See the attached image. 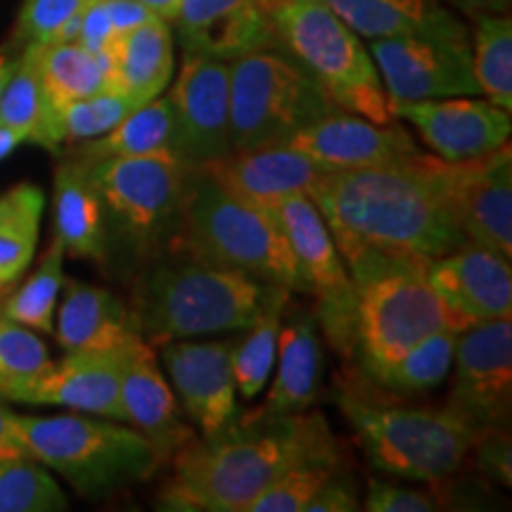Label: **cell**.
<instances>
[{"mask_svg":"<svg viewBox=\"0 0 512 512\" xmlns=\"http://www.w3.org/2000/svg\"><path fill=\"white\" fill-rule=\"evenodd\" d=\"M351 280L411 268L463 245L451 197V162L422 155L406 162L325 171L309 192Z\"/></svg>","mask_w":512,"mask_h":512,"instance_id":"obj_1","label":"cell"},{"mask_svg":"<svg viewBox=\"0 0 512 512\" xmlns=\"http://www.w3.org/2000/svg\"><path fill=\"white\" fill-rule=\"evenodd\" d=\"M328 420L313 413H240L209 437H192L171 456L159 510L247 512L283 472L318 456H337Z\"/></svg>","mask_w":512,"mask_h":512,"instance_id":"obj_2","label":"cell"},{"mask_svg":"<svg viewBox=\"0 0 512 512\" xmlns=\"http://www.w3.org/2000/svg\"><path fill=\"white\" fill-rule=\"evenodd\" d=\"M290 290L268 280L174 252L138 275L131 313L152 347L171 339L242 332Z\"/></svg>","mask_w":512,"mask_h":512,"instance_id":"obj_3","label":"cell"},{"mask_svg":"<svg viewBox=\"0 0 512 512\" xmlns=\"http://www.w3.org/2000/svg\"><path fill=\"white\" fill-rule=\"evenodd\" d=\"M171 252L235 268L290 292H309L271 211L238 200L200 169L188 171Z\"/></svg>","mask_w":512,"mask_h":512,"instance_id":"obj_4","label":"cell"},{"mask_svg":"<svg viewBox=\"0 0 512 512\" xmlns=\"http://www.w3.org/2000/svg\"><path fill=\"white\" fill-rule=\"evenodd\" d=\"M19 446L53 470L83 498H107L147 482L166 463L164 453L136 427L88 415H19Z\"/></svg>","mask_w":512,"mask_h":512,"instance_id":"obj_5","label":"cell"},{"mask_svg":"<svg viewBox=\"0 0 512 512\" xmlns=\"http://www.w3.org/2000/svg\"><path fill=\"white\" fill-rule=\"evenodd\" d=\"M335 401L375 470L413 482H444L470 460L477 432L448 408L399 406L337 389Z\"/></svg>","mask_w":512,"mask_h":512,"instance_id":"obj_6","label":"cell"},{"mask_svg":"<svg viewBox=\"0 0 512 512\" xmlns=\"http://www.w3.org/2000/svg\"><path fill=\"white\" fill-rule=\"evenodd\" d=\"M261 5L278 46L302 64L339 110L375 124L396 121L368 46L323 0H261Z\"/></svg>","mask_w":512,"mask_h":512,"instance_id":"obj_7","label":"cell"},{"mask_svg":"<svg viewBox=\"0 0 512 512\" xmlns=\"http://www.w3.org/2000/svg\"><path fill=\"white\" fill-rule=\"evenodd\" d=\"M339 107L283 48L230 62V150L287 145Z\"/></svg>","mask_w":512,"mask_h":512,"instance_id":"obj_8","label":"cell"},{"mask_svg":"<svg viewBox=\"0 0 512 512\" xmlns=\"http://www.w3.org/2000/svg\"><path fill=\"white\" fill-rule=\"evenodd\" d=\"M356 285L351 356L370 380L380 384L415 344L437 330H467L441 302L427 273L392 268Z\"/></svg>","mask_w":512,"mask_h":512,"instance_id":"obj_9","label":"cell"},{"mask_svg":"<svg viewBox=\"0 0 512 512\" xmlns=\"http://www.w3.org/2000/svg\"><path fill=\"white\" fill-rule=\"evenodd\" d=\"M86 169L105 219L110 216L128 245L143 254L171 242L190 171L174 152L98 159Z\"/></svg>","mask_w":512,"mask_h":512,"instance_id":"obj_10","label":"cell"},{"mask_svg":"<svg viewBox=\"0 0 512 512\" xmlns=\"http://www.w3.org/2000/svg\"><path fill=\"white\" fill-rule=\"evenodd\" d=\"M268 211L283 228L309 294H316L318 309L313 313L316 323L323 325L325 335L342 354H351L356 285L323 214L306 192L287 197Z\"/></svg>","mask_w":512,"mask_h":512,"instance_id":"obj_11","label":"cell"},{"mask_svg":"<svg viewBox=\"0 0 512 512\" xmlns=\"http://www.w3.org/2000/svg\"><path fill=\"white\" fill-rule=\"evenodd\" d=\"M453 382L446 408L475 432L510 427L512 323L486 320L463 330L453 351Z\"/></svg>","mask_w":512,"mask_h":512,"instance_id":"obj_12","label":"cell"},{"mask_svg":"<svg viewBox=\"0 0 512 512\" xmlns=\"http://www.w3.org/2000/svg\"><path fill=\"white\" fill-rule=\"evenodd\" d=\"M370 55L380 72L389 105L456 95H482L472 67L470 41L444 38H377Z\"/></svg>","mask_w":512,"mask_h":512,"instance_id":"obj_13","label":"cell"},{"mask_svg":"<svg viewBox=\"0 0 512 512\" xmlns=\"http://www.w3.org/2000/svg\"><path fill=\"white\" fill-rule=\"evenodd\" d=\"M176 119L174 155L195 169L230 152V62L183 53L166 93Z\"/></svg>","mask_w":512,"mask_h":512,"instance_id":"obj_14","label":"cell"},{"mask_svg":"<svg viewBox=\"0 0 512 512\" xmlns=\"http://www.w3.org/2000/svg\"><path fill=\"white\" fill-rule=\"evenodd\" d=\"M124 349L72 351L29 380L3 384L0 399L24 406H62L126 422L119 399Z\"/></svg>","mask_w":512,"mask_h":512,"instance_id":"obj_15","label":"cell"},{"mask_svg":"<svg viewBox=\"0 0 512 512\" xmlns=\"http://www.w3.org/2000/svg\"><path fill=\"white\" fill-rule=\"evenodd\" d=\"M394 119L408 121L422 143L444 162H470L510 143V112L479 95L396 102Z\"/></svg>","mask_w":512,"mask_h":512,"instance_id":"obj_16","label":"cell"},{"mask_svg":"<svg viewBox=\"0 0 512 512\" xmlns=\"http://www.w3.org/2000/svg\"><path fill=\"white\" fill-rule=\"evenodd\" d=\"M235 339L219 342H188L171 339L159 344L162 361L169 373L171 389L181 399L188 418L200 427L202 437L219 432L238 415V387H235L230 349Z\"/></svg>","mask_w":512,"mask_h":512,"instance_id":"obj_17","label":"cell"},{"mask_svg":"<svg viewBox=\"0 0 512 512\" xmlns=\"http://www.w3.org/2000/svg\"><path fill=\"white\" fill-rule=\"evenodd\" d=\"M287 145L313 159L325 171L396 164L422 155L399 119L375 124L361 114L344 110L302 128Z\"/></svg>","mask_w":512,"mask_h":512,"instance_id":"obj_18","label":"cell"},{"mask_svg":"<svg viewBox=\"0 0 512 512\" xmlns=\"http://www.w3.org/2000/svg\"><path fill=\"white\" fill-rule=\"evenodd\" d=\"M427 280L439 299L463 320L465 328L498 318H512L510 259L494 249L463 242L432 261Z\"/></svg>","mask_w":512,"mask_h":512,"instance_id":"obj_19","label":"cell"},{"mask_svg":"<svg viewBox=\"0 0 512 512\" xmlns=\"http://www.w3.org/2000/svg\"><path fill=\"white\" fill-rule=\"evenodd\" d=\"M451 197L467 242L512 259V152L451 162Z\"/></svg>","mask_w":512,"mask_h":512,"instance_id":"obj_20","label":"cell"},{"mask_svg":"<svg viewBox=\"0 0 512 512\" xmlns=\"http://www.w3.org/2000/svg\"><path fill=\"white\" fill-rule=\"evenodd\" d=\"M171 27L183 53L226 62L254 50L280 48L261 0H181Z\"/></svg>","mask_w":512,"mask_h":512,"instance_id":"obj_21","label":"cell"},{"mask_svg":"<svg viewBox=\"0 0 512 512\" xmlns=\"http://www.w3.org/2000/svg\"><path fill=\"white\" fill-rule=\"evenodd\" d=\"M223 190L254 207L273 209L287 197L306 192L325 174L323 166L290 145L230 150L228 155L195 166Z\"/></svg>","mask_w":512,"mask_h":512,"instance_id":"obj_22","label":"cell"},{"mask_svg":"<svg viewBox=\"0 0 512 512\" xmlns=\"http://www.w3.org/2000/svg\"><path fill=\"white\" fill-rule=\"evenodd\" d=\"M119 399L126 425L136 427L147 439L155 441L166 463L178 448L195 437V432L181 420V406L171 384L159 370L155 347L143 337L124 349Z\"/></svg>","mask_w":512,"mask_h":512,"instance_id":"obj_23","label":"cell"},{"mask_svg":"<svg viewBox=\"0 0 512 512\" xmlns=\"http://www.w3.org/2000/svg\"><path fill=\"white\" fill-rule=\"evenodd\" d=\"M64 294L53 335L72 351H119L140 337L136 320L117 294L105 287L64 280Z\"/></svg>","mask_w":512,"mask_h":512,"instance_id":"obj_24","label":"cell"},{"mask_svg":"<svg viewBox=\"0 0 512 512\" xmlns=\"http://www.w3.org/2000/svg\"><path fill=\"white\" fill-rule=\"evenodd\" d=\"M361 38H444L470 41L465 22L441 0H323Z\"/></svg>","mask_w":512,"mask_h":512,"instance_id":"obj_25","label":"cell"},{"mask_svg":"<svg viewBox=\"0 0 512 512\" xmlns=\"http://www.w3.org/2000/svg\"><path fill=\"white\" fill-rule=\"evenodd\" d=\"M112 86L124 93L133 105L159 98L171 83L176 67V36L171 22L162 17L140 24L138 29L114 38Z\"/></svg>","mask_w":512,"mask_h":512,"instance_id":"obj_26","label":"cell"},{"mask_svg":"<svg viewBox=\"0 0 512 512\" xmlns=\"http://www.w3.org/2000/svg\"><path fill=\"white\" fill-rule=\"evenodd\" d=\"M278 373L268 389L266 413H302L316 401L323 375L316 316L302 309L287 313L278 335Z\"/></svg>","mask_w":512,"mask_h":512,"instance_id":"obj_27","label":"cell"},{"mask_svg":"<svg viewBox=\"0 0 512 512\" xmlns=\"http://www.w3.org/2000/svg\"><path fill=\"white\" fill-rule=\"evenodd\" d=\"M55 238L74 259H107V219L98 192L88 181L86 162L69 159L53 178Z\"/></svg>","mask_w":512,"mask_h":512,"instance_id":"obj_28","label":"cell"},{"mask_svg":"<svg viewBox=\"0 0 512 512\" xmlns=\"http://www.w3.org/2000/svg\"><path fill=\"white\" fill-rule=\"evenodd\" d=\"M38 67H41L48 114L67 102L110 91L112 86L114 64L110 50L95 55L79 43H48L38 50Z\"/></svg>","mask_w":512,"mask_h":512,"instance_id":"obj_29","label":"cell"},{"mask_svg":"<svg viewBox=\"0 0 512 512\" xmlns=\"http://www.w3.org/2000/svg\"><path fill=\"white\" fill-rule=\"evenodd\" d=\"M176 119L166 95L145 102L105 136L86 140L76 159L98 162L110 157H140L155 152H174Z\"/></svg>","mask_w":512,"mask_h":512,"instance_id":"obj_30","label":"cell"},{"mask_svg":"<svg viewBox=\"0 0 512 512\" xmlns=\"http://www.w3.org/2000/svg\"><path fill=\"white\" fill-rule=\"evenodd\" d=\"M46 197L38 185L19 183L0 195V283L10 285L36 254Z\"/></svg>","mask_w":512,"mask_h":512,"instance_id":"obj_31","label":"cell"},{"mask_svg":"<svg viewBox=\"0 0 512 512\" xmlns=\"http://www.w3.org/2000/svg\"><path fill=\"white\" fill-rule=\"evenodd\" d=\"M472 67L479 91L496 107L512 110V19L496 12L472 15Z\"/></svg>","mask_w":512,"mask_h":512,"instance_id":"obj_32","label":"cell"},{"mask_svg":"<svg viewBox=\"0 0 512 512\" xmlns=\"http://www.w3.org/2000/svg\"><path fill=\"white\" fill-rule=\"evenodd\" d=\"M133 110L136 105L119 91H102L91 98L67 102L48 114L41 147L57 152L64 143H86L105 136Z\"/></svg>","mask_w":512,"mask_h":512,"instance_id":"obj_33","label":"cell"},{"mask_svg":"<svg viewBox=\"0 0 512 512\" xmlns=\"http://www.w3.org/2000/svg\"><path fill=\"white\" fill-rule=\"evenodd\" d=\"M287 302H290V292L275 299L247 330H242L245 337L233 342L230 361H233L235 387L245 399H254L256 394H261L268 377H271Z\"/></svg>","mask_w":512,"mask_h":512,"instance_id":"obj_34","label":"cell"},{"mask_svg":"<svg viewBox=\"0 0 512 512\" xmlns=\"http://www.w3.org/2000/svg\"><path fill=\"white\" fill-rule=\"evenodd\" d=\"M64 256L67 252H64L62 242L53 238L46 254L41 256V264L29 275L27 283L5 299V318L27 325L31 330L53 335L57 294L64 285Z\"/></svg>","mask_w":512,"mask_h":512,"instance_id":"obj_35","label":"cell"},{"mask_svg":"<svg viewBox=\"0 0 512 512\" xmlns=\"http://www.w3.org/2000/svg\"><path fill=\"white\" fill-rule=\"evenodd\" d=\"M41 46H24L17 67L12 72L3 98H0V126L22 133L27 143H41L48 119V102L43 93L41 67H38Z\"/></svg>","mask_w":512,"mask_h":512,"instance_id":"obj_36","label":"cell"},{"mask_svg":"<svg viewBox=\"0 0 512 512\" xmlns=\"http://www.w3.org/2000/svg\"><path fill=\"white\" fill-rule=\"evenodd\" d=\"M69 501L53 475L34 458L0 463V512H60Z\"/></svg>","mask_w":512,"mask_h":512,"instance_id":"obj_37","label":"cell"},{"mask_svg":"<svg viewBox=\"0 0 512 512\" xmlns=\"http://www.w3.org/2000/svg\"><path fill=\"white\" fill-rule=\"evenodd\" d=\"M456 330H437L408 351L396 366L384 375L382 387L399 394H420L439 387L451 373L453 351H456Z\"/></svg>","mask_w":512,"mask_h":512,"instance_id":"obj_38","label":"cell"},{"mask_svg":"<svg viewBox=\"0 0 512 512\" xmlns=\"http://www.w3.org/2000/svg\"><path fill=\"white\" fill-rule=\"evenodd\" d=\"M337 472H342V453L302 460L256 496L247 512H304Z\"/></svg>","mask_w":512,"mask_h":512,"instance_id":"obj_39","label":"cell"},{"mask_svg":"<svg viewBox=\"0 0 512 512\" xmlns=\"http://www.w3.org/2000/svg\"><path fill=\"white\" fill-rule=\"evenodd\" d=\"M50 363L46 342L27 325L0 316V387L29 380Z\"/></svg>","mask_w":512,"mask_h":512,"instance_id":"obj_40","label":"cell"},{"mask_svg":"<svg viewBox=\"0 0 512 512\" xmlns=\"http://www.w3.org/2000/svg\"><path fill=\"white\" fill-rule=\"evenodd\" d=\"M88 0H22L12 46H48L55 43L67 22L86 8Z\"/></svg>","mask_w":512,"mask_h":512,"instance_id":"obj_41","label":"cell"},{"mask_svg":"<svg viewBox=\"0 0 512 512\" xmlns=\"http://www.w3.org/2000/svg\"><path fill=\"white\" fill-rule=\"evenodd\" d=\"M508 427H489L477 432L472 444L470 458L475 460L477 470L494 482L510 486L512 482V448Z\"/></svg>","mask_w":512,"mask_h":512,"instance_id":"obj_42","label":"cell"},{"mask_svg":"<svg viewBox=\"0 0 512 512\" xmlns=\"http://www.w3.org/2000/svg\"><path fill=\"white\" fill-rule=\"evenodd\" d=\"M363 508L370 512H434L441 510V503L434 494H425V491L411 489V486L370 479Z\"/></svg>","mask_w":512,"mask_h":512,"instance_id":"obj_43","label":"cell"},{"mask_svg":"<svg viewBox=\"0 0 512 512\" xmlns=\"http://www.w3.org/2000/svg\"><path fill=\"white\" fill-rule=\"evenodd\" d=\"M114 38H117V34H114L112 29L105 3H102V0H88L86 8L81 12V27H79V38H76V43L86 50H91V53L100 55L112 48Z\"/></svg>","mask_w":512,"mask_h":512,"instance_id":"obj_44","label":"cell"},{"mask_svg":"<svg viewBox=\"0 0 512 512\" xmlns=\"http://www.w3.org/2000/svg\"><path fill=\"white\" fill-rule=\"evenodd\" d=\"M361 510L358 501V486L354 479L342 472H337L316 496L306 505L304 512H356Z\"/></svg>","mask_w":512,"mask_h":512,"instance_id":"obj_45","label":"cell"},{"mask_svg":"<svg viewBox=\"0 0 512 512\" xmlns=\"http://www.w3.org/2000/svg\"><path fill=\"white\" fill-rule=\"evenodd\" d=\"M105 3L107 15H110L112 29L117 36H124L128 31L138 29L140 24L155 19V12H150L145 5L136 3V0H102Z\"/></svg>","mask_w":512,"mask_h":512,"instance_id":"obj_46","label":"cell"},{"mask_svg":"<svg viewBox=\"0 0 512 512\" xmlns=\"http://www.w3.org/2000/svg\"><path fill=\"white\" fill-rule=\"evenodd\" d=\"M451 5H456L458 10H463L467 17L479 15V12H496V15H508L512 0H448Z\"/></svg>","mask_w":512,"mask_h":512,"instance_id":"obj_47","label":"cell"},{"mask_svg":"<svg viewBox=\"0 0 512 512\" xmlns=\"http://www.w3.org/2000/svg\"><path fill=\"white\" fill-rule=\"evenodd\" d=\"M19 53H22V48L12 46V43H8V46L0 48V98H3L5 86H8L12 72H15Z\"/></svg>","mask_w":512,"mask_h":512,"instance_id":"obj_48","label":"cell"},{"mask_svg":"<svg viewBox=\"0 0 512 512\" xmlns=\"http://www.w3.org/2000/svg\"><path fill=\"white\" fill-rule=\"evenodd\" d=\"M0 446L19 448V451H22L17 432H15V413H12L10 408H5L3 403H0Z\"/></svg>","mask_w":512,"mask_h":512,"instance_id":"obj_49","label":"cell"},{"mask_svg":"<svg viewBox=\"0 0 512 512\" xmlns=\"http://www.w3.org/2000/svg\"><path fill=\"white\" fill-rule=\"evenodd\" d=\"M136 3L145 5L147 10L155 12L157 17L166 19V22H174L176 12H178V5H181V0H136Z\"/></svg>","mask_w":512,"mask_h":512,"instance_id":"obj_50","label":"cell"},{"mask_svg":"<svg viewBox=\"0 0 512 512\" xmlns=\"http://www.w3.org/2000/svg\"><path fill=\"white\" fill-rule=\"evenodd\" d=\"M22 143H27L22 133L12 131V128L0 126V159H5L8 155H12V152H15Z\"/></svg>","mask_w":512,"mask_h":512,"instance_id":"obj_51","label":"cell"},{"mask_svg":"<svg viewBox=\"0 0 512 512\" xmlns=\"http://www.w3.org/2000/svg\"><path fill=\"white\" fill-rule=\"evenodd\" d=\"M22 456H27V453H22L19 451V448H10V446H0V463H3V460H12V458H22ZM29 458V456H27Z\"/></svg>","mask_w":512,"mask_h":512,"instance_id":"obj_52","label":"cell"},{"mask_svg":"<svg viewBox=\"0 0 512 512\" xmlns=\"http://www.w3.org/2000/svg\"><path fill=\"white\" fill-rule=\"evenodd\" d=\"M0 316H3V302H0Z\"/></svg>","mask_w":512,"mask_h":512,"instance_id":"obj_53","label":"cell"},{"mask_svg":"<svg viewBox=\"0 0 512 512\" xmlns=\"http://www.w3.org/2000/svg\"><path fill=\"white\" fill-rule=\"evenodd\" d=\"M3 287H5V283H0V290H3Z\"/></svg>","mask_w":512,"mask_h":512,"instance_id":"obj_54","label":"cell"}]
</instances>
